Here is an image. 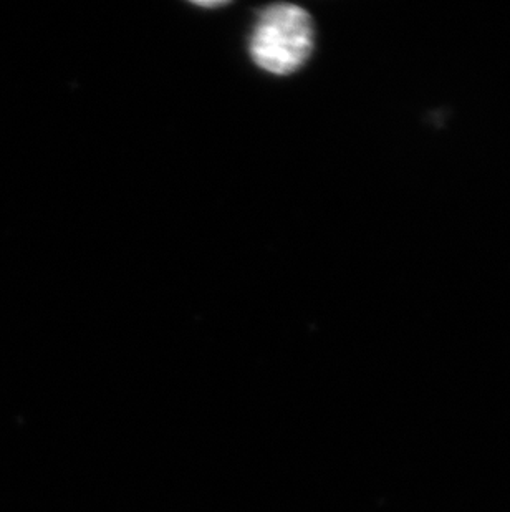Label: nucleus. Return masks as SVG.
Returning a JSON list of instances; mask_svg holds the SVG:
<instances>
[{
	"label": "nucleus",
	"instance_id": "nucleus-2",
	"mask_svg": "<svg viewBox=\"0 0 510 512\" xmlns=\"http://www.w3.org/2000/svg\"><path fill=\"white\" fill-rule=\"evenodd\" d=\"M196 5H199V7H224L226 5V2H196Z\"/></svg>",
	"mask_w": 510,
	"mask_h": 512
},
{
	"label": "nucleus",
	"instance_id": "nucleus-1",
	"mask_svg": "<svg viewBox=\"0 0 510 512\" xmlns=\"http://www.w3.org/2000/svg\"><path fill=\"white\" fill-rule=\"evenodd\" d=\"M312 50V19L299 5H269L255 20L249 54L264 72L277 77L292 75L304 67Z\"/></svg>",
	"mask_w": 510,
	"mask_h": 512
}]
</instances>
